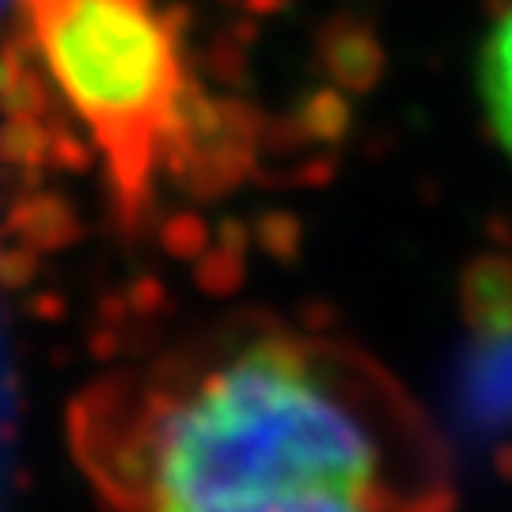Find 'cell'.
Wrapping results in <instances>:
<instances>
[{"label": "cell", "instance_id": "cell-4", "mask_svg": "<svg viewBox=\"0 0 512 512\" xmlns=\"http://www.w3.org/2000/svg\"><path fill=\"white\" fill-rule=\"evenodd\" d=\"M478 84H482V103H486L490 129L501 141V148L512 156V0L509 8L494 19L490 35L482 42Z\"/></svg>", "mask_w": 512, "mask_h": 512}, {"label": "cell", "instance_id": "cell-5", "mask_svg": "<svg viewBox=\"0 0 512 512\" xmlns=\"http://www.w3.org/2000/svg\"><path fill=\"white\" fill-rule=\"evenodd\" d=\"M0 4H4V0H0Z\"/></svg>", "mask_w": 512, "mask_h": 512}, {"label": "cell", "instance_id": "cell-2", "mask_svg": "<svg viewBox=\"0 0 512 512\" xmlns=\"http://www.w3.org/2000/svg\"><path fill=\"white\" fill-rule=\"evenodd\" d=\"M27 38L84 126L122 213L152 202L190 129L194 76L160 0H19Z\"/></svg>", "mask_w": 512, "mask_h": 512}, {"label": "cell", "instance_id": "cell-1", "mask_svg": "<svg viewBox=\"0 0 512 512\" xmlns=\"http://www.w3.org/2000/svg\"><path fill=\"white\" fill-rule=\"evenodd\" d=\"M69 444L107 512H452L406 387L365 349L266 319L92 380Z\"/></svg>", "mask_w": 512, "mask_h": 512}, {"label": "cell", "instance_id": "cell-3", "mask_svg": "<svg viewBox=\"0 0 512 512\" xmlns=\"http://www.w3.org/2000/svg\"><path fill=\"white\" fill-rule=\"evenodd\" d=\"M459 418L482 440L512 433V262L478 258L463 277Z\"/></svg>", "mask_w": 512, "mask_h": 512}]
</instances>
